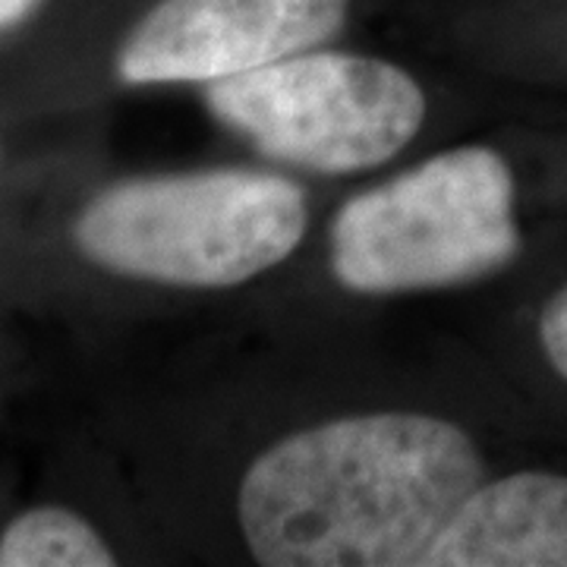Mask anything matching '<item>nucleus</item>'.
Returning a JSON list of instances; mask_svg holds the SVG:
<instances>
[{
	"mask_svg": "<svg viewBox=\"0 0 567 567\" xmlns=\"http://www.w3.org/2000/svg\"><path fill=\"white\" fill-rule=\"evenodd\" d=\"M117 565L102 533L66 507H32L0 536V567Z\"/></svg>",
	"mask_w": 567,
	"mask_h": 567,
	"instance_id": "0eeeda50",
	"label": "nucleus"
},
{
	"mask_svg": "<svg viewBox=\"0 0 567 567\" xmlns=\"http://www.w3.org/2000/svg\"><path fill=\"white\" fill-rule=\"evenodd\" d=\"M486 476L464 425L350 413L265 447L237 488V524L265 567H423Z\"/></svg>",
	"mask_w": 567,
	"mask_h": 567,
	"instance_id": "f257e3e1",
	"label": "nucleus"
},
{
	"mask_svg": "<svg viewBox=\"0 0 567 567\" xmlns=\"http://www.w3.org/2000/svg\"><path fill=\"white\" fill-rule=\"evenodd\" d=\"M35 3H39V0H0V29L20 22Z\"/></svg>",
	"mask_w": 567,
	"mask_h": 567,
	"instance_id": "1a4fd4ad",
	"label": "nucleus"
},
{
	"mask_svg": "<svg viewBox=\"0 0 567 567\" xmlns=\"http://www.w3.org/2000/svg\"><path fill=\"white\" fill-rule=\"evenodd\" d=\"M536 338L551 372L567 382V284L558 287L543 306L539 322H536Z\"/></svg>",
	"mask_w": 567,
	"mask_h": 567,
	"instance_id": "6e6552de",
	"label": "nucleus"
},
{
	"mask_svg": "<svg viewBox=\"0 0 567 567\" xmlns=\"http://www.w3.org/2000/svg\"><path fill=\"white\" fill-rule=\"evenodd\" d=\"M303 186L281 174L215 167L126 181L82 208L73 237L114 275L221 290L293 256L309 230Z\"/></svg>",
	"mask_w": 567,
	"mask_h": 567,
	"instance_id": "f03ea898",
	"label": "nucleus"
},
{
	"mask_svg": "<svg viewBox=\"0 0 567 567\" xmlns=\"http://www.w3.org/2000/svg\"><path fill=\"white\" fill-rule=\"evenodd\" d=\"M205 104L268 158L328 177L391 162L429 114L423 85L404 66L316 48L208 82Z\"/></svg>",
	"mask_w": 567,
	"mask_h": 567,
	"instance_id": "20e7f679",
	"label": "nucleus"
},
{
	"mask_svg": "<svg viewBox=\"0 0 567 567\" xmlns=\"http://www.w3.org/2000/svg\"><path fill=\"white\" fill-rule=\"evenodd\" d=\"M350 0H162L126 35L130 85L218 82L331 41Z\"/></svg>",
	"mask_w": 567,
	"mask_h": 567,
	"instance_id": "39448f33",
	"label": "nucleus"
},
{
	"mask_svg": "<svg viewBox=\"0 0 567 567\" xmlns=\"http://www.w3.org/2000/svg\"><path fill=\"white\" fill-rule=\"evenodd\" d=\"M517 183L488 145H461L347 199L328 262L363 297L483 281L520 256Z\"/></svg>",
	"mask_w": 567,
	"mask_h": 567,
	"instance_id": "7ed1b4c3",
	"label": "nucleus"
},
{
	"mask_svg": "<svg viewBox=\"0 0 567 567\" xmlns=\"http://www.w3.org/2000/svg\"><path fill=\"white\" fill-rule=\"evenodd\" d=\"M423 567H567V473L486 476L425 551Z\"/></svg>",
	"mask_w": 567,
	"mask_h": 567,
	"instance_id": "423d86ee",
	"label": "nucleus"
}]
</instances>
